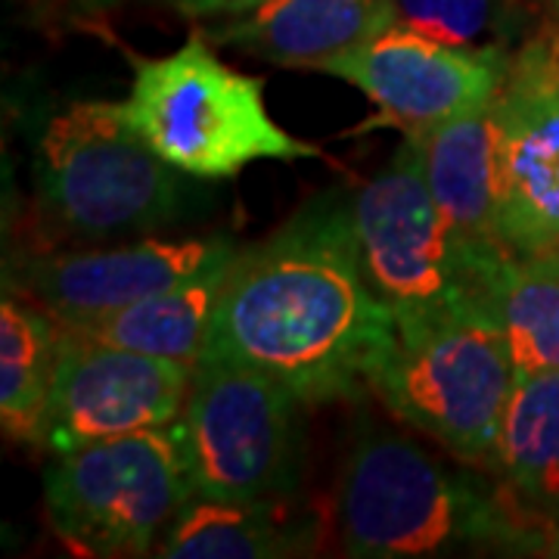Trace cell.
Instances as JSON below:
<instances>
[{"mask_svg": "<svg viewBox=\"0 0 559 559\" xmlns=\"http://www.w3.org/2000/svg\"><path fill=\"white\" fill-rule=\"evenodd\" d=\"M495 314L516 373L559 370V246L503 261L495 283Z\"/></svg>", "mask_w": 559, "mask_h": 559, "instance_id": "19", "label": "cell"}, {"mask_svg": "<svg viewBox=\"0 0 559 559\" xmlns=\"http://www.w3.org/2000/svg\"><path fill=\"white\" fill-rule=\"evenodd\" d=\"M491 473L540 516L559 503V370L516 373Z\"/></svg>", "mask_w": 559, "mask_h": 559, "instance_id": "17", "label": "cell"}, {"mask_svg": "<svg viewBox=\"0 0 559 559\" xmlns=\"http://www.w3.org/2000/svg\"><path fill=\"white\" fill-rule=\"evenodd\" d=\"M500 240L513 255L559 246V35L540 25L513 50L495 97Z\"/></svg>", "mask_w": 559, "mask_h": 559, "instance_id": "10", "label": "cell"}, {"mask_svg": "<svg viewBox=\"0 0 559 559\" xmlns=\"http://www.w3.org/2000/svg\"><path fill=\"white\" fill-rule=\"evenodd\" d=\"M392 342L395 314L364 274L348 202L318 200L240 249L205 358L255 367L305 404H330L367 389Z\"/></svg>", "mask_w": 559, "mask_h": 559, "instance_id": "1", "label": "cell"}, {"mask_svg": "<svg viewBox=\"0 0 559 559\" xmlns=\"http://www.w3.org/2000/svg\"><path fill=\"white\" fill-rule=\"evenodd\" d=\"M128 112L150 146L180 175L237 178L252 162L314 159V143L293 138L271 119L264 81L242 75L215 53V40L193 32L175 53L131 57Z\"/></svg>", "mask_w": 559, "mask_h": 559, "instance_id": "5", "label": "cell"}, {"mask_svg": "<svg viewBox=\"0 0 559 559\" xmlns=\"http://www.w3.org/2000/svg\"><path fill=\"white\" fill-rule=\"evenodd\" d=\"M544 557H559V503L547 513V547Z\"/></svg>", "mask_w": 559, "mask_h": 559, "instance_id": "23", "label": "cell"}, {"mask_svg": "<svg viewBox=\"0 0 559 559\" xmlns=\"http://www.w3.org/2000/svg\"><path fill=\"white\" fill-rule=\"evenodd\" d=\"M57 352L60 323L35 301L7 293L0 305V423L10 439L38 444Z\"/></svg>", "mask_w": 559, "mask_h": 559, "instance_id": "18", "label": "cell"}, {"mask_svg": "<svg viewBox=\"0 0 559 559\" xmlns=\"http://www.w3.org/2000/svg\"><path fill=\"white\" fill-rule=\"evenodd\" d=\"M485 466L463 473L407 436H360L340 473L342 554L423 559L460 554L544 557L547 516L525 507Z\"/></svg>", "mask_w": 559, "mask_h": 559, "instance_id": "2", "label": "cell"}, {"mask_svg": "<svg viewBox=\"0 0 559 559\" xmlns=\"http://www.w3.org/2000/svg\"><path fill=\"white\" fill-rule=\"evenodd\" d=\"M305 401L255 367L202 358L175 419L193 498L259 503L299 485Z\"/></svg>", "mask_w": 559, "mask_h": 559, "instance_id": "6", "label": "cell"}, {"mask_svg": "<svg viewBox=\"0 0 559 559\" xmlns=\"http://www.w3.org/2000/svg\"><path fill=\"white\" fill-rule=\"evenodd\" d=\"M507 66L510 57L460 50L407 25H392L320 72L358 87L377 106L380 124L419 138L441 121L495 100Z\"/></svg>", "mask_w": 559, "mask_h": 559, "instance_id": "11", "label": "cell"}, {"mask_svg": "<svg viewBox=\"0 0 559 559\" xmlns=\"http://www.w3.org/2000/svg\"><path fill=\"white\" fill-rule=\"evenodd\" d=\"M399 25L473 53L513 57L525 0H395Z\"/></svg>", "mask_w": 559, "mask_h": 559, "instance_id": "20", "label": "cell"}, {"mask_svg": "<svg viewBox=\"0 0 559 559\" xmlns=\"http://www.w3.org/2000/svg\"><path fill=\"white\" fill-rule=\"evenodd\" d=\"M237 255H240V249L227 259L202 267L200 274L180 280L171 289H162L150 299L134 301V305H128V308H121V311L97 320V323L69 326V330H79L91 340L119 345L128 352L197 367L205 358L221 289L227 283L230 264Z\"/></svg>", "mask_w": 559, "mask_h": 559, "instance_id": "16", "label": "cell"}, {"mask_svg": "<svg viewBox=\"0 0 559 559\" xmlns=\"http://www.w3.org/2000/svg\"><path fill=\"white\" fill-rule=\"evenodd\" d=\"M513 382L516 364L495 308L469 305L395 326L367 389L454 460L491 469Z\"/></svg>", "mask_w": 559, "mask_h": 559, "instance_id": "4", "label": "cell"}, {"mask_svg": "<svg viewBox=\"0 0 559 559\" xmlns=\"http://www.w3.org/2000/svg\"><path fill=\"white\" fill-rule=\"evenodd\" d=\"M183 16H242L264 0H165Z\"/></svg>", "mask_w": 559, "mask_h": 559, "instance_id": "21", "label": "cell"}, {"mask_svg": "<svg viewBox=\"0 0 559 559\" xmlns=\"http://www.w3.org/2000/svg\"><path fill=\"white\" fill-rule=\"evenodd\" d=\"M532 10L540 16V25L559 35V0H532Z\"/></svg>", "mask_w": 559, "mask_h": 559, "instance_id": "22", "label": "cell"}, {"mask_svg": "<svg viewBox=\"0 0 559 559\" xmlns=\"http://www.w3.org/2000/svg\"><path fill=\"white\" fill-rule=\"evenodd\" d=\"M423 171L448 224L466 240L507 249L500 240L498 112L495 100L473 106L414 138Z\"/></svg>", "mask_w": 559, "mask_h": 559, "instance_id": "14", "label": "cell"}, {"mask_svg": "<svg viewBox=\"0 0 559 559\" xmlns=\"http://www.w3.org/2000/svg\"><path fill=\"white\" fill-rule=\"evenodd\" d=\"M293 498L234 503L190 498L156 554L165 559H283L318 547V522L293 510Z\"/></svg>", "mask_w": 559, "mask_h": 559, "instance_id": "15", "label": "cell"}, {"mask_svg": "<svg viewBox=\"0 0 559 559\" xmlns=\"http://www.w3.org/2000/svg\"><path fill=\"white\" fill-rule=\"evenodd\" d=\"M399 25L395 0H264L215 32V44L286 69H323Z\"/></svg>", "mask_w": 559, "mask_h": 559, "instance_id": "13", "label": "cell"}, {"mask_svg": "<svg viewBox=\"0 0 559 559\" xmlns=\"http://www.w3.org/2000/svg\"><path fill=\"white\" fill-rule=\"evenodd\" d=\"M237 249L227 237L140 240L103 252H62L28 261L16 283L22 296L60 326H87L178 286Z\"/></svg>", "mask_w": 559, "mask_h": 559, "instance_id": "12", "label": "cell"}, {"mask_svg": "<svg viewBox=\"0 0 559 559\" xmlns=\"http://www.w3.org/2000/svg\"><path fill=\"white\" fill-rule=\"evenodd\" d=\"M193 498L175 423L53 454L44 469V510L79 557H150Z\"/></svg>", "mask_w": 559, "mask_h": 559, "instance_id": "7", "label": "cell"}, {"mask_svg": "<svg viewBox=\"0 0 559 559\" xmlns=\"http://www.w3.org/2000/svg\"><path fill=\"white\" fill-rule=\"evenodd\" d=\"M178 175L140 134L128 103H72L47 124L38 146L40 200L79 237L171 221L180 205Z\"/></svg>", "mask_w": 559, "mask_h": 559, "instance_id": "8", "label": "cell"}, {"mask_svg": "<svg viewBox=\"0 0 559 559\" xmlns=\"http://www.w3.org/2000/svg\"><path fill=\"white\" fill-rule=\"evenodd\" d=\"M193 367L91 340L60 326L57 373L40 423L38 448L66 454L84 444L143 429H165L180 417Z\"/></svg>", "mask_w": 559, "mask_h": 559, "instance_id": "9", "label": "cell"}, {"mask_svg": "<svg viewBox=\"0 0 559 559\" xmlns=\"http://www.w3.org/2000/svg\"><path fill=\"white\" fill-rule=\"evenodd\" d=\"M364 274L395 326L469 305L495 308V283L510 249H488L457 234L432 197L423 153L404 138L399 153L348 200Z\"/></svg>", "mask_w": 559, "mask_h": 559, "instance_id": "3", "label": "cell"}]
</instances>
